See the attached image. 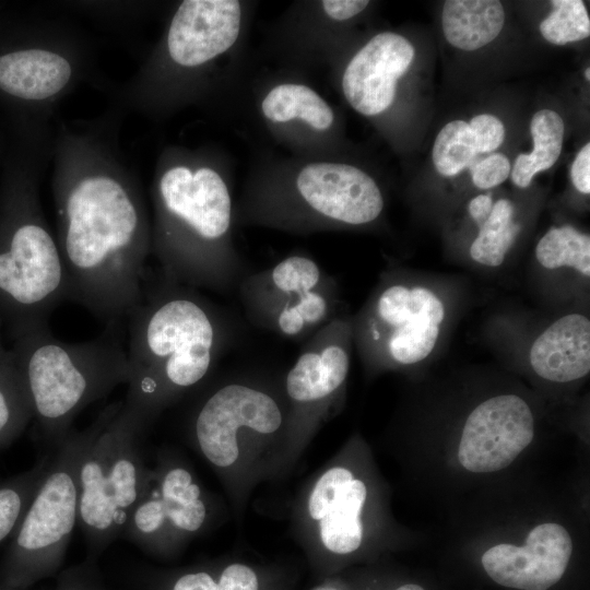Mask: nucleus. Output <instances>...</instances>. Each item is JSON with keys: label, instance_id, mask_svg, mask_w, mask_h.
Masks as SVG:
<instances>
[{"label": "nucleus", "instance_id": "obj_1", "mask_svg": "<svg viewBox=\"0 0 590 590\" xmlns=\"http://www.w3.org/2000/svg\"><path fill=\"white\" fill-rule=\"evenodd\" d=\"M60 211L68 299L113 328L143 297L149 239L139 204L122 184L95 175L63 193Z\"/></svg>", "mask_w": 590, "mask_h": 590}, {"label": "nucleus", "instance_id": "obj_2", "mask_svg": "<svg viewBox=\"0 0 590 590\" xmlns=\"http://www.w3.org/2000/svg\"><path fill=\"white\" fill-rule=\"evenodd\" d=\"M127 318L130 381L123 402L150 425L173 399L209 375L228 346L232 329L196 288L164 281L144 288Z\"/></svg>", "mask_w": 590, "mask_h": 590}, {"label": "nucleus", "instance_id": "obj_3", "mask_svg": "<svg viewBox=\"0 0 590 590\" xmlns=\"http://www.w3.org/2000/svg\"><path fill=\"white\" fill-rule=\"evenodd\" d=\"M155 253L162 281L219 294L237 291L249 273L229 234L233 203L222 176L176 166L158 185Z\"/></svg>", "mask_w": 590, "mask_h": 590}, {"label": "nucleus", "instance_id": "obj_4", "mask_svg": "<svg viewBox=\"0 0 590 590\" xmlns=\"http://www.w3.org/2000/svg\"><path fill=\"white\" fill-rule=\"evenodd\" d=\"M11 349L42 439L57 447L90 403L130 381L127 352L107 331L81 343L60 341L48 323L14 339Z\"/></svg>", "mask_w": 590, "mask_h": 590}, {"label": "nucleus", "instance_id": "obj_5", "mask_svg": "<svg viewBox=\"0 0 590 590\" xmlns=\"http://www.w3.org/2000/svg\"><path fill=\"white\" fill-rule=\"evenodd\" d=\"M79 470V517L85 542L101 551L122 535L144 486L141 438L149 424L123 401L101 413Z\"/></svg>", "mask_w": 590, "mask_h": 590}, {"label": "nucleus", "instance_id": "obj_6", "mask_svg": "<svg viewBox=\"0 0 590 590\" xmlns=\"http://www.w3.org/2000/svg\"><path fill=\"white\" fill-rule=\"evenodd\" d=\"M445 318L433 290L389 276L352 318L353 342L370 366L417 364L434 352Z\"/></svg>", "mask_w": 590, "mask_h": 590}, {"label": "nucleus", "instance_id": "obj_7", "mask_svg": "<svg viewBox=\"0 0 590 590\" xmlns=\"http://www.w3.org/2000/svg\"><path fill=\"white\" fill-rule=\"evenodd\" d=\"M102 417L86 429H71L54 448L47 470L12 533L11 559L27 569L42 570L61 558L79 517V470L99 428Z\"/></svg>", "mask_w": 590, "mask_h": 590}, {"label": "nucleus", "instance_id": "obj_8", "mask_svg": "<svg viewBox=\"0 0 590 590\" xmlns=\"http://www.w3.org/2000/svg\"><path fill=\"white\" fill-rule=\"evenodd\" d=\"M385 201L376 181L343 163L306 165L290 197L256 202L249 216L283 226L366 225L376 221Z\"/></svg>", "mask_w": 590, "mask_h": 590}, {"label": "nucleus", "instance_id": "obj_9", "mask_svg": "<svg viewBox=\"0 0 590 590\" xmlns=\"http://www.w3.org/2000/svg\"><path fill=\"white\" fill-rule=\"evenodd\" d=\"M282 411L269 393L245 384H227L202 402L193 418V435L203 456L219 468L239 456L238 430L269 435L280 429Z\"/></svg>", "mask_w": 590, "mask_h": 590}, {"label": "nucleus", "instance_id": "obj_10", "mask_svg": "<svg viewBox=\"0 0 590 590\" xmlns=\"http://www.w3.org/2000/svg\"><path fill=\"white\" fill-rule=\"evenodd\" d=\"M206 516L201 489L188 470L182 467L148 470L121 536L137 545L155 547L174 533L199 531Z\"/></svg>", "mask_w": 590, "mask_h": 590}, {"label": "nucleus", "instance_id": "obj_11", "mask_svg": "<svg viewBox=\"0 0 590 590\" xmlns=\"http://www.w3.org/2000/svg\"><path fill=\"white\" fill-rule=\"evenodd\" d=\"M534 417L516 394H499L477 404L461 433L458 460L468 471L488 473L507 468L531 444Z\"/></svg>", "mask_w": 590, "mask_h": 590}, {"label": "nucleus", "instance_id": "obj_12", "mask_svg": "<svg viewBox=\"0 0 590 590\" xmlns=\"http://www.w3.org/2000/svg\"><path fill=\"white\" fill-rule=\"evenodd\" d=\"M522 546L500 543L484 552L481 563L496 583L519 590H547L565 574L573 542L568 531L554 522L541 523Z\"/></svg>", "mask_w": 590, "mask_h": 590}, {"label": "nucleus", "instance_id": "obj_13", "mask_svg": "<svg viewBox=\"0 0 590 590\" xmlns=\"http://www.w3.org/2000/svg\"><path fill=\"white\" fill-rule=\"evenodd\" d=\"M413 58L414 48L405 37L392 32L374 36L344 70L342 90L349 104L365 116L385 111Z\"/></svg>", "mask_w": 590, "mask_h": 590}, {"label": "nucleus", "instance_id": "obj_14", "mask_svg": "<svg viewBox=\"0 0 590 590\" xmlns=\"http://www.w3.org/2000/svg\"><path fill=\"white\" fill-rule=\"evenodd\" d=\"M240 25L239 1H182L173 16L167 34L169 56L182 67L203 64L235 44Z\"/></svg>", "mask_w": 590, "mask_h": 590}, {"label": "nucleus", "instance_id": "obj_15", "mask_svg": "<svg viewBox=\"0 0 590 590\" xmlns=\"http://www.w3.org/2000/svg\"><path fill=\"white\" fill-rule=\"evenodd\" d=\"M334 281L312 258L291 255L271 268L249 272L237 292L249 321L268 330L281 311Z\"/></svg>", "mask_w": 590, "mask_h": 590}, {"label": "nucleus", "instance_id": "obj_16", "mask_svg": "<svg viewBox=\"0 0 590 590\" xmlns=\"http://www.w3.org/2000/svg\"><path fill=\"white\" fill-rule=\"evenodd\" d=\"M529 363L541 378L558 384L575 381L590 371V320L571 312L557 318L532 342Z\"/></svg>", "mask_w": 590, "mask_h": 590}, {"label": "nucleus", "instance_id": "obj_17", "mask_svg": "<svg viewBox=\"0 0 590 590\" xmlns=\"http://www.w3.org/2000/svg\"><path fill=\"white\" fill-rule=\"evenodd\" d=\"M71 74L69 61L50 50L25 49L0 57V88L22 99L43 101L56 95Z\"/></svg>", "mask_w": 590, "mask_h": 590}, {"label": "nucleus", "instance_id": "obj_18", "mask_svg": "<svg viewBox=\"0 0 590 590\" xmlns=\"http://www.w3.org/2000/svg\"><path fill=\"white\" fill-rule=\"evenodd\" d=\"M442 31L447 42L472 51L493 42L505 22V11L497 0H448L442 8Z\"/></svg>", "mask_w": 590, "mask_h": 590}, {"label": "nucleus", "instance_id": "obj_19", "mask_svg": "<svg viewBox=\"0 0 590 590\" xmlns=\"http://www.w3.org/2000/svg\"><path fill=\"white\" fill-rule=\"evenodd\" d=\"M367 496L365 484L353 479L328 505L320 521V538L323 545L337 554H347L362 543L363 526L361 511Z\"/></svg>", "mask_w": 590, "mask_h": 590}, {"label": "nucleus", "instance_id": "obj_20", "mask_svg": "<svg viewBox=\"0 0 590 590\" xmlns=\"http://www.w3.org/2000/svg\"><path fill=\"white\" fill-rule=\"evenodd\" d=\"M264 117L275 123L300 120L317 131L328 130L334 115L327 102L304 84L282 83L271 88L261 103Z\"/></svg>", "mask_w": 590, "mask_h": 590}, {"label": "nucleus", "instance_id": "obj_21", "mask_svg": "<svg viewBox=\"0 0 590 590\" xmlns=\"http://www.w3.org/2000/svg\"><path fill=\"white\" fill-rule=\"evenodd\" d=\"M534 149L519 154L515 161L511 179L519 188H527L535 174L551 168L558 160L564 139V121L554 110L536 111L530 123Z\"/></svg>", "mask_w": 590, "mask_h": 590}, {"label": "nucleus", "instance_id": "obj_22", "mask_svg": "<svg viewBox=\"0 0 590 590\" xmlns=\"http://www.w3.org/2000/svg\"><path fill=\"white\" fill-rule=\"evenodd\" d=\"M476 224L479 233L470 246V257L484 267H500L521 229L515 221L514 204L508 199L493 202L489 213Z\"/></svg>", "mask_w": 590, "mask_h": 590}, {"label": "nucleus", "instance_id": "obj_23", "mask_svg": "<svg viewBox=\"0 0 590 590\" xmlns=\"http://www.w3.org/2000/svg\"><path fill=\"white\" fill-rule=\"evenodd\" d=\"M32 418L25 385L12 352L3 346L0 334V448L14 441Z\"/></svg>", "mask_w": 590, "mask_h": 590}, {"label": "nucleus", "instance_id": "obj_24", "mask_svg": "<svg viewBox=\"0 0 590 590\" xmlns=\"http://www.w3.org/2000/svg\"><path fill=\"white\" fill-rule=\"evenodd\" d=\"M535 258L544 269H571L589 279L590 236L571 225L552 227L538 241Z\"/></svg>", "mask_w": 590, "mask_h": 590}, {"label": "nucleus", "instance_id": "obj_25", "mask_svg": "<svg viewBox=\"0 0 590 590\" xmlns=\"http://www.w3.org/2000/svg\"><path fill=\"white\" fill-rule=\"evenodd\" d=\"M49 461L50 455H47L31 470L0 486V542L12 534L21 523Z\"/></svg>", "mask_w": 590, "mask_h": 590}, {"label": "nucleus", "instance_id": "obj_26", "mask_svg": "<svg viewBox=\"0 0 590 590\" xmlns=\"http://www.w3.org/2000/svg\"><path fill=\"white\" fill-rule=\"evenodd\" d=\"M477 154L469 123L453 120L444 126L435 139L433 163L441 175L455 176L470 167Z\"/></svg>", "mask_w": 590, "mask_h": 590}, {"label": "nucleus", "instance_id": "obj_27", "mask_svg": "<svg viewBox=\"0 0 590 590\" xmlns=\"http://www.w3.org/2000/svg\"><path fill=\"white\" fill-rule=\"evenodd\" d=\"M554 10L540 24L542 36L554 45L589 37L590 19L581 0H554Z\"/></svg>", "mask_w": 590, "mask_h": 590}, {"label": "nucleus", "instance_id": "obj_28", "mask_svg": "<svg viewBox=\"0 0 590 590\" xmlns=\"http://www.w3.org/2000/svg\"><path fill=\"white\" fill-rule=\"evenodd\" d=\"M350 470L335 467L328 470L316 483L308 503L309 515L314 520H320L328 505L334 499L345 484L352 481Z\"/></svg>", "mask_w": 590, "mask_h": 590}, {"label": "nucleus", "instance_id": "obj_29", "mask_svg": "<svg viewBox=\"0 0 590 590\" xmlns=\"http://www.w3.org/2000/svg\"><path fill=\"white\" fill-rule=\"evenodd\" d=\"M472 181L480 189H489L504 182L510 173L509 160L500 153L474 162L471 166Z\"/></svg>", "mask_w": 590, "mask_h": 590}, {"label": "nucleus", "instance_id": "obj_30", "mask_svg": "<svg viewBox=\"0 0 590 590\" xmlns=\"http://www.w3.org/2000/svg\"><path fill=\"white\" fill-rule=\"evenodd\" d=\"M477 153H489L495 151L504 141L505 127L503 122L493 115H477L469 123Z\"/></svg>", "mask_w": 590, "mask_h": 590}, {"label": "nucleus", "instance_id": "obj_31", "mask_svg": "<svg viewBox=\"0 0 590 590\" xmlns=\"http://www.w3.org/2000/svg\"><path fill=\"white\" fill-rule=\"evenodd\" d=\"M217 590H258V579L251 568L233 564L223 570Z\"/></svg>", "mask_w": 590, "mask_h": 590}, {"label": "nucleus", "instance_id": "obj_32", "mask_svg": "<svg viewBox=\"0 0 590 590\" xmlns=\"http://www.w3.org/2000/svg\"><path fill=\"white\" fill-rule=\"evenodd\" d=\"M575 188L583 193H590V144L587 143L577 154L570 169Z\"/></svg>", "mask_w": 590, "mask_h": 590}, {"label": "nucleus", "instance_id": "obj_33", "mask_svg": "<svg viewBox=\"0 0 590 590\" xmlns=\"http://www.w3.org/2000/svg\"><path fill=\"white\" fill-rule=\"evenodd\" d=\"M367 0H323L324 13L337 21H345L356 16L368 5Z\"/></svg>", "mask_w": 590, "mask_h": 590}, {"label": "nucleus", "instance_id": "obj_34", "mask_svg": "<svg viewBox=\"0 0 590 590\" xmlns=\"http://www.w3.org/2000/svg\"><path fill=\"white\" fill-rule=\"evenodd\" d=\"M173 590H217V582L208 573H192L178 578Z\"/></svg>", "mask_w": 590, "mask_h": 590}, {"label": "nucleus", "instance_id": "obj_35", "mask_svg": "<svg viewBox=\"0 0 590 590\" xmlns=\"http://www.w3.org/2000/svg\"><path fill=\"white\" fill-rule=\"evenodd\" d=\"M493 200L488 194H479L469 203V213L472 220L477 223L489 213Z\"/></svg>", "mask_w": 590, "mask_h": 590}, {"label": "nucleus", "instance_id": "obj_36", "mask_svg": "<svg viewBox=\"0 0 590 590\" xmlns=\"http://www.w3.org/2000/svg\"><path fill=\"white\" fill-rule=\"evenodd\" d=\"M396 590H424V589L418 585L408 583V585H403V586L397 588Z\"/></svg>", "mask_w": 590, "mask_h": 590}, {"label": "nucleus", "instance_id": "obj_37", "mask_svg": "<svg viewBox=\"0 0 590 590\" xmlns=\"http://www.w3.org/2000/svg\"><path fill=\"white\" fill-rule=\"evenodd\" d=\"M585 78L587 79V81L590 80V68L589 67L585 71Z\"/></svg>", "mask_w": 590, "mask_h": 590}]
</instances>
